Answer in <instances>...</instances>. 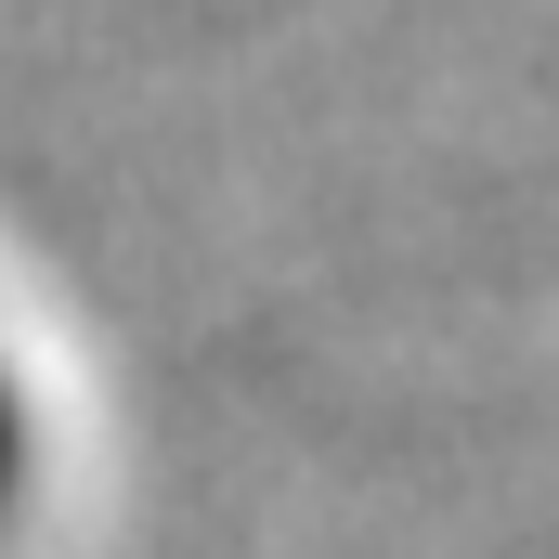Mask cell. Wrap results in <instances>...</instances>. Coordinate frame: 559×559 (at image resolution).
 <instances>
[{"label": "cell", "instance_id": "1", "mask_svg": "<svg viewBox=\"0 0 559 559\" xmlns=\"http://www.w3.org/2000/svg\"><path fill=\"white\" fill-rule=\"evenodd\" d=\"M13 495H26V404H13V378H0V521H13Z\"/></svg>", "mask_w": 559, "mask_h": 559}]
</instances>
